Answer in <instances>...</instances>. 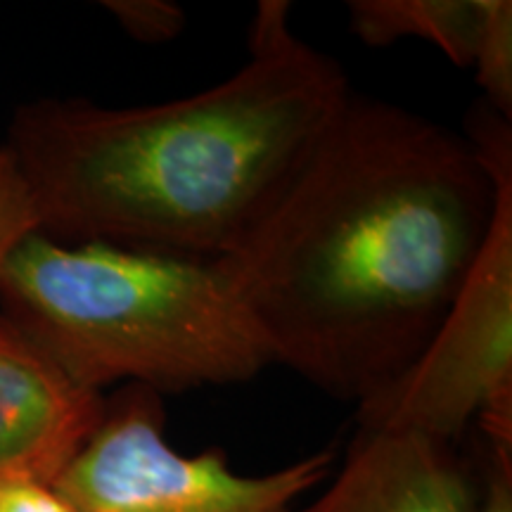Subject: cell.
Listing matches in <instances>:
<instances>
[{
	"label": "cell",
	"instance_id": "cell-1",
	"mask_svg": "<svg viewBox=\"0 0 512 512\" xmlns=\"http://www.w3.org/2000/svg\"><path fill=\"white\" fill-rule=\"evenodd\" d=\"M494 209L496 178L470 140L351 95L271 209L211 266L271 363L363 403L430 344Z\"/></svg>",
	"mask_w": 512,
	"mask_h": 512
},
{
	"label": "cell",
	"instance_id": "cell-2",
	"mask_svg": "<svg viewBox=\"0 0 512 512\" xmlns=\"http://www.w3.org/2000/svg\"><path fill=\"white\" fill-rule=\"evenodd\" d=\"M351 95L342 67L266 0L249 60L226 81L157 105H19L5 147L38 233L214 261L271 209Z\"/></svg>",
	"mask_w": 512,
	"mask_h": 512
},
{
	"label": "cell",
	"instance_id": "cell-3",
	"mask_svg": "<svg viewBox=\"0 0 512 512\" xmlns=\"http://www.w3.org/2000/svg\"><path fill=\"white\" fill-rule=\"evenodd\" d=\"M0 313L83 389L183 392L273 366L211 261L31 233L0 271Z\"/></svg>",
	"mask_w": 512,
	"mask_h": 512
},
{
	"label": "cell",
	"instance_id": "cell-4",
	"mask_svg": "<svg viewBox=\"0 0 512 512\" xmlns=\"http://www.w3.org/2000/svg\"><path fill=\"white\" fill-rule=\"evenodd\" d=\"M467 140L496 178L489 235L430 344L387 389L358 403V420L361 430L413 432L446 444L479 420L491 451L512 453L510 121L486 105Z\"/></svg>",
	"mask_w": 512,
	"mask_h": 512
},
{
	"label": "cell",
	"instance_id": "cell-5",
	"mask_svg": "<svg viewBox=\"0 0 512 512\" xmlns=\"http://www.w3.org/2000/svg\"><path fill=\"white\" fill-rule=\"evenodd\" d=\"M330 470V451L259 477L238 475L221 448L183 456L166 439L162 394L128 384L55 491L74 512H292Z\"/></svg>",
	"mask_w": 512,
	"mask_h": 512
},
{
	"label": "cell",
	"instance_id": "cell-6",
	"mask_svg": "<svg viewBox=\"0 0 512 512\" xmlns=\"http://www.w3.org/2000/svg\"><path fill=\"white\" fill-rule=\"evenodd\" d=\"M105 411L0 313V484L55 486Z\"/></svg>",
	"mask_w": 512,
	"mask_h": 512
},
{
	"label": "cell",
	"instance_id": "cell-7",
	"mask_svg": "<svg viewBox=\"0 0 512 512\" xmlns=\"http://www.w3.org/2000/svg\"><path fill=\"white\" fill-rule=\"evenodd\" d=\"M479 503L482 489L451 444L361 430L328 489L292 512H479Z\"/></svg>",
	"mask_w": 512,
	"mask_h": 512
},
{
	"label": "cell",
	"instance_id": "cell-8",
	"mask_svg": "<svg viewBox=\"0 0 512 512\" xmlns=\"http://www.w3.org/2000/svg\"><path fill=\"white\" fill-rule=\"evenodd\" d=\"M484 22V0H354L349 27L366 46L403 38L437 46L460 69H472Z\"/></svg>",
	"mask_w": 512,
	"mask_h": 512
},
{
	"label": "cell",
	"instance_id": "cell-9",
	"mask_svg": "<svg viewBox=\"0 0 512 512\" xmlns=\"http://www.w3.org/2000/svg\"><path fill=\"white\" fill-rule=\"evenodd\" d=\"M475 79L486 95V105L512 117V3L484 0V22L472 60Z\"/></svg>",
	"mask_w": 512,
	"mask_h": 512
},
{
	"label": "cell",
	"instance_id": "cell-10",
	"mask_svg": "<svg viewBox=\"0 0 512 512\" xmlns=\"http://www.w3.org/2000/svg\"><path fill=\"white\" fill-rule=\"evenodd\" d=\"M38 230L29 188L10 150L0 145V271L19 242Z\"/></svg>",
	"mask_w": 512,
	"mask_h": 512
},
{
	"label": "cell",
	"instance_id": "cell-11",
	"mask_svg": "<svg viewBox=\"0 0 512 512\" xmlns=\"http://www.w3.org/2000/svg\"><path fill=\"white\" fill-rule=\"evenodd\" d=\"M121 31L140 43H169L185 29V10L171 0H105Z\"/></svg>",
	"mask_w": 512,
	"mask_h": 512
},
{
	"label": "cell",
	"instance_id": "cell-12",
	"mask_svg": "<svg viewBox=\"0 0 512 512\" xmlns=\"http://www.w3.org/2000/svg\"><path fill=\"white\" fill-rule=\"evenodd\" d=\"M0 512H74L55 486L38 482L0 484Z\"/></svg>",
	"mask_w": 512,
	"mask_h": 512
},
{
	"label": "cell",
	"instance_id": "cell-13",
	"mask_svg": "<svg viewBox=\"0 0 512 512\" xmlns=\"http://www.w3.org/2000/svg\"><path fill=\"white\" fill-rule=\"evenodd\" d=\"M479 512H512V453L491 451Z\"/></svg>",
	"mask_w": 512,
	"mask_h": 512
}]
</instances>
